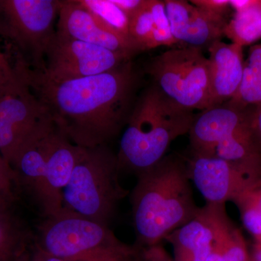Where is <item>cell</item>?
Returning a JSON list of instances; mask_svg holds the SVG:
<instances>
[{"label": "cell", "mask_w": 261, "mask_h": 261, "mask_svg": "<svg viewBox=\"0 0 261 261\" xmlns=\"http://www.w3.org/2000/svg\"><path fill=\"white\" fill-rule=\"evenodd\" d=\"M13 64L58 130L74 145H109L126 126L140 80L132 61L101 74L64 82L49 80L20 56Z\"/></svg>", "instance_id": "1"}, {"label": "cell", "mask_w": 261, "mask_h": 261, "mask_svg": "<svg viewBox=\"0 0 261 261\" xmlns=\"http://www.w3.org/2000/svg\"><path fill=\"white\" fill-rule=\"evenodd\" d=\"M137 177L130 200L137 246L159 245L198 214L186 160L166 155Z\"/></svg>", "instance_id": "2"}, {"label": "cell", "mask_w": 261, "mask_h": 261, "mask_svg": "<svg viewBox=\"0 0 261 261\" xmlns=\"http://www.w3.org/2000/svg\"><path fill=\"white\" fill-rule=\"evenodd\" d=\"M195 117L149 86L137 97L122 134L117 152L121 171L137 176L153 167L173 141L189 133Z\"/></svg>", "instance_id": "3"}, {"label": "cell", "mask_w": 261, "mask_h": 261, "mask_svg": "<svg viewBox=\"0 0 261 261\" xmlns=\"http://www.w3.org/2000/svg\"><path fill=\"white\" fill-rule=\"evenodd\" d=\"M36 237L39 248L65 261H133L142 250L122 242L109 226L63 207L42 219Z\"/></svg>", "instance_id": "4"}, {"label": "cell", "mask_w": 261, "mask_h": 261, "mask_svg": "<svg viewBox=\"0 0 261 261\" xmlns=\"http://www.w3.org/2000/svg\"><path fill=\"white\" fill-rule=\"evenodd\" d=\"M117 154L109 145L83 148L63 192V207L110 226L129 191L119 181Z\"/></svg>", "instance_id": "5"}, {"label": "cell", "mask_w": 261, "mask_h": 261, "mask_svg": "<svg viewBox=\"0 0 261 261\" xmlns=\"http://www.w3.org/2000/svg\"><path fill=\"white\" fill-rule=\"evenodd\" d=\"M154 86L178 107L192 111L209 108L208 58L200 48L169 49L146 65Z\"/></svg>", "instance_id": "6"}, {"label": "cell", "mask_w": 261, "mask_h": 261, "mask_svg": "<svg viewBox=\"0 0 261 261\" xmlns=\"http://www.w3.org/2000/svg\"><path fill=\"white\" fill-rule=\"evenodd\" d=\"M62 0H0V36L34 69L43 70L46 49L56 30Z\"/></svg>", "instance_id": "7"}, {"label": "cell", "mask_w": 261, "mask_h": 261, "mask_svg": "<svg viewBox=\"0 0 261 261\" xmlns=\"http://www.w3.org/2000/svg\"><path fill=\"white\" fill-rule=\"evenodd\" d=\"M55 128L47 110L25 84L0 94V154L12 168L25 149Z\"/></svg>", "instance_id": "8"}, {"label": "cell", "mask_w": 261, "mask_h": 261, "mask_svg": "<svg viewBox=\"0 0 261 261\" xmlns=\"http://www.w3.org/2000/svg\"><path fill=\"white\" fill-rule=\"evenodd\" d=\"M130 58L109 49L55 33L41 72L54 82L76 80L118 68Z\"/></svg>", "instance_id": "9"}, {"label": "cell", "mask_w": 261, "mask_h": 261, "mask_svg": "<svg viewBox=\"0 0 261 261\" xmlns=\"http://www.w3.org/2000/svg\"><path fill=\"white\" fill-rule=\"evenodd\" d=\"M44 161L32 180V191L43 217L58 214L63 208V192L84 147L70 142L57 128L42 141Z\"/></svg>", "instance_id": "10"}, {"label": "cell", "mask_w": 261, "mask_h": 261, "mask_svg": "<svg viewBox=\"0 0 261 261\" xmlns=\"http://www.w3.org/2000/svg\"><path fill=\"white\" fill-rule=\"evenodd\" d=\"M190 179L207 203L232 201L261 178V164L192 154L186 159Z\"/></svg>", "instance_id": "11"}, {"label": "cell", "mask_w": 261, "mask_h": 261, "mask_svg": "<svg viewBox=\"0 0 261 261\" xmlns=\"http://www.w3.org/2000/svg\"><path fill=\"white\" fill-rule=\"evenodd\" d=\"M250 127V107L241 109L226 102L204 110L195 115L188 133L192 154L207 157L221 142Z\"/></svg>", "instance_id": "12"}, {"label": "cell", "mask_w": 261, "mask_h": 261, "mask_svg": "<svg viewBox=\"0 0 261 261\" xmlns=\"http://www.w3.org/2000/svg\"><path fill=\"white\" fill-rule=\"evenodd\" d=\"M56 31L82 42L106 48L132 59L139 53L130 41L105 27L78 0H62Z\"/></svg>", "instance_id": "13"}, {"label": "cell", "mask_w": 261, "mask_h": 261, "mask_svg": "<svg viewBox=\"0 0 261 261\" xmlns=\"http://www.w3.org/2000/svg\"><path fill=\"white\" fill-rule=\"evenodd\" d=\"M164 3L171 32L178 43L202 49L221 40L224 36L227 23L224 16L212 14L184 0Z\"/></svg>", "instance_id": "14"}, {"label": "cell", "mask_w": 261, "mask_h": 261, "mask_svg": "<svg viewBox=\"0 0 261 261\" xmlns=\"http://www.w3.org/2000/svg\"><path fill=\"white\" fill-rule=\"evenodd\" d=\"M210 102L209 108L229 102L243 80V47L216 41L208 47Z\"/></svg>", "instance_id": "15"}, {"label": "cell", "mask_w": 261, "mask_h": 261, "mask_svg": "<svg viewBox=\"0 0 261 261\" xmlns=\"http://www.w3.org/2000/svg\"><path fill=\"white\" fill-rule=\"evenodd\" d=\"M165 240L172 245L174 261L208 260L213 228L207 205L200 207L192 221L170 233Z\"/></svg>", "instance_id": "16"}, {"label": "cell", "mask_w": 261, "mask_h": 261, "mask_svg": "<svg viewBox=\"0 0 261 261\" xmlns=\"http://www.w3.org/2000/svg\"><path fill=\"white\" fill-rule=\"evenodd\" d=\"M36 249V231L15 204L0 202V261H31Z\"/></svg>", "instance_id": "17"}, {"label": "cell", "mask_w": 261, "mask_h": 261, "mask_svg": "<svg viewBox=\"0 0 261 261\" xmlns=\"http://www.w3.org/2000/svg\"><path fill=\"white\" fill-rule=\"evenodd\" d=\"M213 228L207 261H251L245 238L228 217L226 204L207 203Z\"/></svg>", "instance_id": "18"}, {"label": "cell", "mask_w": 261, "mask_h": 261, "mask_svg": "<svg viewBox=\"0 0 261 261\" xmlns=\"http://www.w3.org/2000/svg\"><path fill=\"white\" fill-rule=\"evenodd\" d=\"M224 35L240 47L251 45L261 39V0H250L244 9L234 12L227 21Z\"/></svg>", "instance_id": "19"}, {"label": "cell", "mask_w": 261, "mask_h": 261, "mask_svg": "<svg viewBox=\"0 0 261 261\" xmlns=\"http://www.w3.org/2000/svg\"><path fill=\"white\" fill-rule=\"evenodd\" d=\"M227 103L241 109L261 104V44L250 47L240 88Z\"/></svg>", "instance_id": "20"}, {"label": "cell", "mask_w": 261, "mask_h": 261, "mask_svg": "<svg viewBox=\"0 0 261 261\" xmlns=\"http://www.w3.org/2000/svg\"><path fill=\"white\" fill-rule=\"evenodd\" d=\"M78 2L105 27L130 41L129 17L113 0H78Z\"/></svg>", "instance_id": "21"}, {"label": "cell", "mask_w": 261, "mask_h": 261, "mask_svg": "<svg viewBox=\"0 0 261 261\" xmlns=\"http://www.w3.org/2000/svg\"><path fill=\"white\" fill-rule=\"evenodd\" d=\"M148 8L153 19L154 29L146 44V50L177 44L171 32L164 1L148 0Z\"/></svg>", "instance_id": "22"}, {"label": "cell", "mask_w": 261, "mask_h": 261, "mask_svg": "<svg viewBox=\"0 0 261 261\" xmlns=\"http://www.w3.org/2000/svg\"><path fill=\"white\" fill-rule=\"evenodd\" d=\"M238 207L244 227L255 239L261 238V210L254 200L249 187L231 201Z\"/></svg>", "instance_id": "23"}, {"label": "cell", "mask_w": 261, "mask_h": 261, "mask_svg": "<svg viewBox=\"0 0 261 261\" xmlns=\"http://www.w3.org/2000/svg\"><path fill=\"white\" fill-rule=\"evenodd\" d=\"M154 29V22L148 8V0L140 10L130 18L129 39L139 53L145 50V46Z\"/></svg>", "instance_id": "24"}, {"label": "cell", "mask_w": 261, "mask_h": 261, "mask_svg": "<svg viewBox=\"0 0 261 261\" xmlns=\"http://www.w3.org/2000/svg\"><path fill=\"white\" fill-rule=\"evenodd\" d=\"M19 195L16 173L0 154V202L15 204Z\"/></svg>", "instance_id": "25"}, {"label": "cell", "mask_w": 261, "mask_h": 261, "mask_svg": "<svg viewBox=\"0 0 261 261\" xmlns=\"http://www.w3.org/2000/svg\"><path fill=\"white\" fill-rule=\"evenodd\" d=\"M23 84L8 56L0 50V94L14 89Z\"/></svg>", "instance_id": "26"}, {"label": "cell", "mask_w": 261, "mask_h": 261, "mask_svg": "<svg viewBox=\"0 0 261 261\" xmlns=\"http://www.w3.org/2000/svg\"><path fill=\"white\" fill-rule=\"evenodd\" d=\"M192 5L212 14L224 16L230 8L229 0H192Z\"/></svg>", "instance_id": "27"}, {"label": "cell", "mask_w": 261, "mask_h": 261, "mask_svg": "<svg viewBox=\"0 0 261 261\" xmlns=\"http://www.w3.org/2000/svg\"><path fill=\"white\" fill-rule=\"evenodd\" d=\"M140 259L141 261H174L160 244L142 248Z\"/></svg>", "instance_id": "28"}, {"label": "cell", "mask_w": 261, "mask_h": 261, "mask_svg": "<svg viewBox=\"0 0 261 261\" xmlns=\"http://www.w3.org/2000/svg\"><path fill=\"white\" fill-rule=\"evenodd\" d=\"M146 0H113L120 8L124 12L129 18L140 10L145 5Z\"/></svg>", "instance_id": "29"}, {"label": "cell", "mask_w": 261, "mask_h": 261, "mask_svg": "<svg viewBox=\"0 0 261 261\" xmlns=\"http://www.w3.org/2000/svg\"><path fill=\"white\" fill-rule=\"evenodd\" d=\"M250 116L252 132L261 149V104L250 107Z\"/></svg>", "instance_id": "30"}, {"label": "cell", "mask_w": 261, "mask_h": 261, "mask_svg": "<svg viewBox=\"0 0 261 261\" xmlns=\"http://www.w3.org/2000/svg\"><path fill=\"white\" fill-rule=\"evenodd\" d=\"M31 261H65L58 258V257L49 255L47 252L43 251L40 248L37 247L36 251L33 255Z\"/></svg>", "instance_id": "31"}, {"label": "cell", "mask_w": 261, "mask_h": 261, "mask_svg": "<svg viewBox=\"0 0 261 261\" xmlns=\"http://www.w3.org/2000/svg\"><path fill=\"white\" fill-rule=\"evenodd\" d=\"M249 190L261 210V178L249 187Z\"/></svg>", "instance_id": "32"}, {"label": "cell", "mask_w": 261, "mask_h": 261, "mask_svg": "<svg viewBox=\"0 0 261 261\" xmlns=\"http://www.w3.org/2000/svg\"><path fill=\"white\" fill-rule=\"evenodd\" d=\"M255 245H258V246L261 247V238L260 240H257V241H255Z\"/></svg>", "instance_id": "33"}, {"label": "cell", "mask_w": 261, "mask_h": 261, "mask_svg": "<svg viewBox=\"0 0 261 261\" xmlns=\"http://www.w3.org/2000/svg\"><path fill=\"white\" fill-rule=\"evenodd\" d=\"M139 257H140V256H139ZM139 257H138V258H137V259H136V260H133V261H138Z\"/></svg>", "instance_id": "34"}]
</instances>
